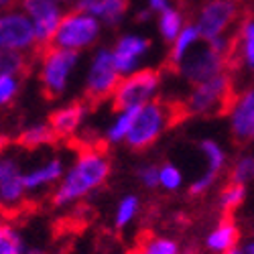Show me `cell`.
<instances>
[{"mask_svg": "<svg viewBox=\"0 0 254 254\" xmlns=\"http://www.w3.org/2000/svg\"><path fill=\"white\" fill-rule=\"evenodd\" d=\"M110 175L112 161L104 146H79L73 163L65 169V175L61 177V181L51 191V205L63 209L88 199L108 183Z\"/></svg>", "mask_w": 254, "mask_h": 254, "instance_id": "obj_1", "label": "cell"}, {"mask_svg": "<svg viewBox=\"0 0 254 254\" xmlns=\"http://www.w3.org/2000/svg\"><path fill=\"white\" fill-rule=\"evenodd\" d=\"M234 98V75L232 71H222L205 81L195 83L183 102V108L185 114L191 116H224L230 112Z\"/></svg>", "mask_w": 254, "mask_h": 254, "instance_id": "obj_2", "label": "cell"}, {"mask_svg": "<svg viewBox=\"0 0 254 254\" xmlns=\"http://www.w3.org/2000/svg\"><path fill=\"white\" fill-rule=\"evenodd\" d=\"M175 116H187L183 104L169 106L165 102L153 100L149 104L140 106L136 112V118L132 122V128L124 140L126 146L130 151H146L161 138V134L167 130V126L173 124Z\"/></svg>", "mask_w": 254, "mask_h": 254, "instance_id": "obj_3", "label": "cell"}, {"mask_svg": "<svg viewBox=\"0 0 254 254\" xmlns=\"http://www.w3.org/2000/svg\"><path fill=\"white\" fill-rule=\"evenodd\" d=\"M246 0H207L199 8L195 27L203 41H211L218 37L234 35L232 29H240V25L248 18Z\"/></svg>", "mask_w": 254, "mask_h": 254, "instance_id": "obj_4", "label": "cell"}, {"mask_svg": "<svg viewBox=\"0 0 254 254\" xmlns=\"http://www.w3.org/2000/svg\"><path fill=\"white\" fill-rule=\"evenodd\" d=\"M77 61H79V53L71 49H63L57 45L41 49L39 81H41V92H43L47 100H55L63 96Z\"/></svg>", "mask_w": 254, "mask_h": 254, "instance_id": "obj_5", "label": "cell"}, {"mask_svg": "<svg viewBox=\"0 0 254 254\" xmlns=\"http://www.w3.org/2000/svg\"><path fill=\"white\" fill-rule=\"evenodd\" d=\"M159 88H161V73L153 67H142L128 75H122L120 83L110 98L112 110L122 112L130 108H140V106L157 98Z\"/></svg>", "mask_w": 254, "mask_h": 254, "instance_id": "obj_6", "label": "cell"}, {"mask_svg": "<svg viewBox=\"0 0 254 254\" xmlns=\"http://www.w3.org/2000/svg\"><path fill=\"white\" fill-rule=\"evenodd\" d=\"M232 69H234V59L203 39L175 67V71L181 77H185L189 83H193V86L222 73V71H232Z\"/></svg>", "mask_w": 254, "mask_h": 254, "instance_id": "obj_7", "label": "cell"}, {"mask_svg": "<svg viewBox=\"0 0 254 254\" xmlns=\"http://www.w3.org/2000/svg\"><path fill=\"white\" fill-rule=\"evenodd\" d=\"M100 33H102L100 20L94 14L86 12V10L75 8L71 12L63 14L51 45H57V47H63V49H71V51L79 53L83 49L92 47L100 39Z\"/></svg>", "mask_w": 254, "mask_h": 254, "instance_id": "obj_8", "label": "cell"}, {"mask_svg": "<svg viewBox=\"0 0 254 254\" xmlns=\"http://www.w3.org/2000/svg\"><path fill=\"white\" fill-rule=\"evenodd\" d=\"M120 79L122 73L116 67L112 49H98L86 75V96L83 98L88 104H100L106 98H112Z\"/></svg>", "mask_w": 254, "mask_h": 254, "instance_id": "obj_9", "label": "cell"}, {"mask_svg": "<svg viewBox=\"0 0 254 254\" xmlns=\"http://www.w3.org/2000/svg\"><path fill=\"white\" fill-rule=\"evenodd\" d=\"M37 47V33L25 10L12 8L0 12V51L31 53Z\"/></svg>", "mask_w": 254, "mask_h": 254, "instance_id": "obj_10", "label": "cell"}, {"mask_svg": "<svg viewBox=\"0 0 254 254\" xmlns=\"http://www.w3.org/2000/svg\"><path fill=\"white\" fill-rule=\"evenodd\" d=\"M20 10H25L31 18V23L37 33L39 49H45L53 43V37L59 29V23L63 18L61 4L55 0H23L20 2Z\"/></svg>", "mask_w": 254, "mask_h": 254, "instance_id": "obj_11", "label": "cell"}, {"mask_svg": "<svg viewBox=\"0 0 254 254\" xmlns=\"http://www.w3.org/2000/svg\"><path fill=\"white\" fill-rule=\"evenodd\" d=\"M228 116L232 138L238 144L254 142V86L236 94Z\"/></svg>", "mask_w": 254, "mask_h": 254, "instance_id": "obj_12", "label": "cell"}, {"mask_svg": "<svg viewBox=\"0 0 254 254\" xmlns=\"http://www.w3.org/2000/svg\"><path fill=\"white\" fill-rule=\"evenodd\" d=\"M88 106L90 104L86 100H77V102L61 106V108H57L49 114L47 124L55 132L57 140H71V136L77 132V128L81 126L83 118L88 114Z\"/></svg>", "mask_w": 254, "mask_h": 254, "instance_id": "obj_13", "label": "cell"}, {"mask_svg": "<svg viewBox=\"0 0 254 254\" xmlns=\"http://www.w3.org/2000/svg\"><path fill=\"white\" fill-rule=\"evenodd\" d=\"M151 47V41L140 35H122L116 45L112 49L114 53V61L116 67L122 75H128L132 71H136V65L140 63V59L146 55Z\"/></svg>", "mask_w": 254, "mask_h": 254, "instance_id": "obj_14", "label": "cell"}, {"mask_svg": "<svg viewBox=\"0 0 254 254\" xmlns=\"http://www.w3.org/2000/svg\"><path fill=\"white\" fill-rule=\"evenodd\" d=\"M240 242H242V236H240L238 222L232 216H222L214 224V228L205 234L203 248L209 254H226L228 250L238 246Z\"/></svg>", "mask_w": 254, "mask_h": 254, "instance_id": "obj_15", "label": "cell"}, {"mask_svg": "<svg viewBox=\"0 0 254 254\" xmlns=\"http://www.w3.org/2000/svg\"><path fill=\"white\" fill-rule=\"evenodd\" d=\"M65 163L61 157H53L47 159L45 163H41L29 171H25V185L29 193H37V191H45V189L55 187L61 177L65 175Z\"/></svg>", "mask_w": 254, "mask_h": 254, "instance_id": "obj_16", "label": "cell"}, {"mask_svg": "<svg viewBox=\"0 0 254 254\" xmlns=\"http://www.w3.org/2000/svg\"><path fill=\"white\" fill-rule=\"evenodd\" d=\"M128 6H130V0H88V2L75 4V8L94 14L100 23L108 27L120 25L126 12H128Z\"/></svg>", "mask_w": 254, "mask_h": 254, "instance_id": "obj_17", "label": "cell"}, {"mask_svg": "<svg viewBox=\"0 0 254 254\" xmlns=\"http://www.w3.org/2000/svg\"><path fill=\"white\" fill-rule=\"evenodd\" d=\"M236 65H244L254 75V20L250 16L236 31Z\"/></svg>", "mask_w": 254, "mask_h": 254, "instance_id": "obj_18", "label": "cell"}, {"mask_svg": "<svg viewBox=\"0 0 254 254\" xmlns=\"http://www.w3.org/2000/svg\"><path fill=\"white\" fill-rule=\"evenodd\" d=\"M201 41V35L197 31L195 25H185L183 31L177 35V39L171 43V49H169V65H171V69H175L179 63L185 59V55L191 51L197 43Z\"/></svg>", "mask_w": 254, "mask_h": 254, "instance_id": "obj_19", "label": "cell"}, {"mask_svg": "<svg viewBox=\"0 0 254 254\" xmlns=\"http://www.w3.org/2000/svg\"><path fill=\"white\" fill-rule=\"evenodd\" d=\"M16 142L23 146V149H41V146H49L59 140L47 122H39V124L27 126L25 130H20Z\"/></svg>", "mask_w": 254, "mask_h": 254, "instance_id": "obj_20", "label": "cell"}, {"mask_svg": "<svg viewBox=\"0 0 254 254\" xmlns=\"http://www.w3.org/2000/svg\"><path fill=\"white\" fill-rule=\"evenodd\" d=\"M246 195H248L246 185L228 181L218 193V207L222 211V216H232L234 211H238L246 201Z\"/></svg>", "mask_w": 254, "mask_h": 254, "instance_id": "obj_21", "label": "cell"}, {"mask_svg": "<svg viewBox=\"0 0 254 254\" xmlns=\"http://www.w3.org/2000/svg\"><path fill=\"white\" fill-rule=\"evenodd\" d=\"M140 214V197L134 193H126L124 197L118 199L116 207H114V228L116 230H126Z\"/></svg>", "mask_w": 254, "mask_h": 254, "instance_id": "obj_22", "label": "cell"}, {"mask_svg": "<svg viewBox=\"0 0 254 254\" xmlns=\"http://www.w3.org/2000/svg\"><path fill=\"white\" fill-rule=\"evenodd\" d=\"M27 248L29 244L20 230L8 220L0 218V254H27Z\"/></svg>", "mask_w": 254, "mask_h": 254, "instance_id": "obj_23", "label": "cell"}, {"mask_svg": "<svg viewBox=\"0 0 254 254\" xmlns=\"http://www.w3.org/2000/svg\"><path fill=\"white\" fill-rule=\"evenodd\" d=\"M199 151H201V155L205 159V171L222 175V171L228 165V155L222 149V144L216 142V140H211V138H203L199 142Z\"/></svg>", "mask_w": 254, "mask_h": 254, "instance_id": "obj_24", "label": "cell"}, {"mask_svg": "<svg viewBox=\"0 0 254 254\" xmlns=\"http://www.w3.org/2000/svg\"><path fill=\"white\" fill-rule=\"evenodd\" d=\"M31 67V59L23 51H0V75L18 77L27 75Z\"/></svg>", "mask_w": 254, "mask_h": 254, "instance_id": "obj_25", "label": "cell"}, {"mask_svg": "<svg viewBox=\"0 0 254 254\" xmlns=\"http://www.w3.org/2000/svg\"><path fill=\"white\" fill-rule=\"evenodd\" d=\"M136 112H138V108L116 112L114 122L108 126V130H106V142H108V144L124 142L126 136H128V132H130V128H132V122L136 118Z\"/></svg>", "mask_w": 254, "mask_h": 254, "instance_id": "obj_26", "label": "cell"}, {"mask_svg": "<svg viewBox=\"0 0 254 254\" xmlns=\"http://www.w3.org/2000/svg\"><path fill=\"white\" fill-rule=\"evenodd\" d=\"M183 12L179 8L171 6L159 14V33L165 43H173L177 35L183 31Z\"/></svg>", "mask_w": 254, "mask_h": 254, "instance_id": "obj_27", "label": "cell"}, {"mask_svg": "<svg viewBox=\"0 0 254 254\" xmlns=\"http://www.w3.org/2000/svg\"><path fill=\"white\" fill-rule=\"evenodd\" d=\"M138 254H183L179 240L173 236H149L144 238L136 250Z\"/></svg>", "mask_w": 254, "mask_h": 254, "instance_id": "obj_28", "label": "cell"}, {"mask_svg": "<svg viewBox=\"0 0 254 254\" xmlns=\"http://www.w3.org/2000/svg\"><path fill=\"white\" fill-rule=\"evenodd\" d=\"M27 185H25V173L18 175L10 181H4L0 185V199L4 201L6 207H16L25 201L27 197Z\"/></svg>", "mask_w": 254, "mask_h": 254, "instance_id": "obj_29", "label": "cell"}, {"mask_svg": "<svg viewBox=\"0 0 254 254\" xmlns=\"http://www.w3.org/2000/svg\"><path fill=\"white\" fill-rule=\"evenodd\" d=\"M254 179V155L252 153H242L240 157L234 159L230 171H228V181L248 185Z\"/></svg>", "mask_w": 254, "mask_h": 254, "instance_id": "obj_30", "label": "cell"}, {"mask_svg": "<svg viewBox=\"0 0 254 254\" xmlns=\"http://www.w3.org/2000/svg\"><path fill=\"white\" fill-rule=\"evenodd\" d=\"M183 173L181 169L173 163H163L159 165V187L163 191H169V193H175L183 187Z\"/></svg>", "mask_w": 254, "mask_h": 254, "instance_id": "obj_31", "label": "cell"}, {"mask_svg": "<svg viewBox=\"0 0 254 254\" xmlns=\"http://www.w3.org/2000/svg\"><path fill=\"white\" fill-rule=\"evenodd\" d=\"M23 167H20L18 159L6 151H0V185L4 181H10L18 175H23Z\"/></svg>", "mask_w": 254, "mask_h": 254, "instance_id": "obj_32", "label": "cell"}, {"mask_svg": "<svg viewBox=\"0 0 254 254\" xmlns=\"http://www.w3.org/2000/svg\"><path fill=\"white\" fill-rule=\"evenodd\" d=\"M218 179H220V175L205 171L203 175H199L197 179H193L191 183H189L187 191H189V195H191V197H201V195L209 193L211 189H214V185L218 183Z\"/></svg>", "mask_w": 254, "mask_h": 254, "instance_id": "obj_33", "label": "cell"}, {"mask_svg": "<svg viewBox=\"0 0 254 254\" xmlns=\"http://www.w3.org/2000/svg\"><path fill=\"white\" fill-rule=\"evenodd\" d=\"M136 179L138 183L149 189V191H153V189H159V167L153 165V163H146V165H140L136 167Z\"/></svg>", "mask_w": 254, "mask_h": 254, "instance_id": "obj_34", "label": "cell"}, {"mask_svg": "<svg viewBox=\"0 0 254 254\" xmlns=\"http://www.w3.org/2000/svg\"><path fill=\"white\" fill-rule=\"evenodd\" d=\"M18 77H12V75H0V108L2 106H8L16 94H18Z\"/></svg>", "mask_w": 254, "mask_h": 254, "instance_id": "obj_35", "label": "cell"}, {"mask_svg": "<svg viewBox=\"0 0 254 254\" xmlns=\"http://www.w3.org/2000/svg\"><path fill=\"white\" fill-rule=\"evenodd\" d=\"M171 6H173V0H146V8L155 14H161Z\"/></svg>", "mask_w": 254, "mask_h": 254, "instance_id": "obj_36", "label": "cell"}, {"mask_svg": "<svg viewBox=\"0 0 254 254\" xmlns=\"http://www.w3.org/2000/svg\"><path fill=\"white\" fill-rule=\"evenodd\" d=\"M20 2H23V0H0V10H12Z\"/></svg>", "mask_w": 254, "mask_h": 254, "instance_id": "obj_37", "label": "cell"}, {"mask_svg": "<svg viewBox=\"0 0 254 254\" xmlns=\"http://www.w3.org/2000/svg\"><path fill=\"white\" fill-rule=\"evenodd\" d=\"M27 254H43V252L37 250V248H33V246H29V248H27Z\"/></svg>", "mask_w": 254, "mask_h": 254, "instance_id": "obj_38", "label": "cell"}, {"mask_svg": "<svg viewBox=\"0 0 254 254\" xmlns=\"http://www.w3.org/2000/svg\"><path fill=\"white\" fill-rule=\"evenodd\" d=\"M4 207H6V205H4V201H2V199H0V216H2V211H4Z\"/></svg>", "mask_w": 254, "mask_h": 254, "instance_id": "obj_39", "label": "cell"}, {"mask_svg": "<svg viewBox=\"0 0 254 254\" xmlns=\"http://www.w3.org/2000/svg\"><path fill=\"white\" fill-rule=\"evenodd\" d=\"M55 2H59V4H65V2H71V0H55Z\"/></svg>", "mask_w": 254, "mask_h": 254, "instance_id": "obj_40", "label": "cell"}, {"mask_svg": "<svg viewBox=\"0 0 254 254\" xmlns=\"http://www.w3.org/2000/svg\"><path fill=\"white\" fill-rule=\"evenodd\" d=\"M112 254H138V252H112Z\"/></svg>", "mask_w": 254, "mask_h": 254, "instance_id": "obj_41", "label": "cell"}, {"mask_svg": "<svg viewBox=\"0 0 254 254\" xmlns=\"http://www.w3.org/2000/svg\"><path fill=\"white\" fill-rule=\"evenodd\" d=\"M77 2H88V0H77ZM77 2H75V4H77Z\"/></svg>", "mask_w": 254, "mask_h": 254, "instance_id": "obj_42", "label": "cell"}]
</instances>
